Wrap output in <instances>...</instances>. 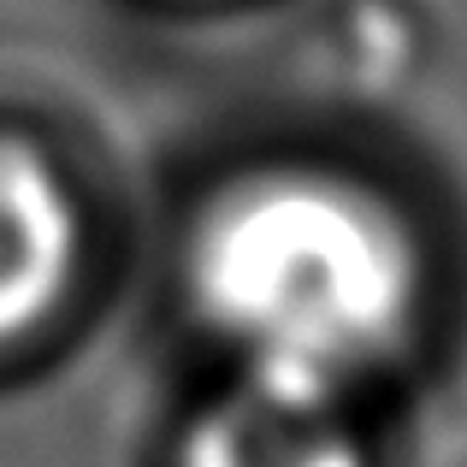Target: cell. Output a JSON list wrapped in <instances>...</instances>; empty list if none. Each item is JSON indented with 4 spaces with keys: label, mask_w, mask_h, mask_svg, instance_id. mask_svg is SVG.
<instances>
[{
    "label": "cell",
    "mask_w": 467,
    "mask_h": 467,
    "mask_svg": "<svg viewBox=\"0 0 467 467\" xmlns=\"http://www.w3.org/2000/svg\"><path fill=\"white\" fill-rule=\"evenodd\" d=\"M83 254V219L59 166L0 137V343L36 331L66 302Z\"/></svg>",
    "instance_id": "7a4b0ae2"
},
{
    "label": "cell",
    "mask_w": 467,
    "mask_h": 467,
    "mask_svg": "<svg viewBox=\"0 0 467 467\" xmlns=\"http://www.w3.org/2000/svg\"><path fill=\"white\" fill-rule=\"evenodd\" d=\"M190 296L237 379L349 402L397 361L420 314V254L367 183L266 166L202 207Z\"/></svg>",
    "instance_id": "6da1fadb"
},
{
    "label": "cell",
    "mask_w": 467,
    "mask_h": 467,
    "mask_svg": "<svg viewBox=\"0 0 467 467\" xmlns=\"http://www.w3.org/2000/svg\"><path fill=\"white\" fill-rule=\"evenodd\" d=\"M183 467H367V450L349 402L237 379L190 426Z\"/></svg>",
    "instance_id": "3957f363"
}]
</instances>
